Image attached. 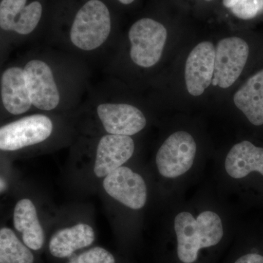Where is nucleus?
<instances>
[{"label": "nucleus", "mask_w": 263, "mask_h": 263, "mask_svg": "<svg viewBox=\"0 0 263 263\" xmlns=\"http://www.w3.org/2000/svg\"><path fill=\"white\" fill-rule=\"evenodd\" d=\"M34 256L28 247L9 228L0 230V263H33Z\"/></svg>", "instance_id": "nucleus-18"}, {"label": "nucleus", "mask_w": 263, "mask_h": 263, "mask_svg": "<svg viewBox=\"0 0 263 263\" xmlns=\"http://www.w3.org/2000/svg\"><path fill=\"white\" fill-rule=\"evenodd\" d=\"M1 94L3 105L9 113L19 115L32 106L24 69L11 67L2 77Z\"/></svg>", "instance_id": "nucleus-13"}, {"label": "nucleus", "mask_w": 263, "mask_h": 263, "mask_svg": "<svg viewBox=\"0 0 263 263\" xmlns=\"http://www.w3.org/2000/svg\"><path fill=\"white\" fill-rule=\"evenodd\" d=\"M118 1H119V3H122L123 5H127L132 4L135 0H118Z\"/></svg>", "instance_id": "nucleus-23"}, {"label": "nucleus", "mask_w": 263, "mask_h": 263, "mask_svg": "<svg viewBox=\"0 0 263 263\" xmlns=\"http://www.w3.org/2000/svg\"><path fill=\"white\" fill-rule=\"evenodd\" d=\"M226 170L233 179H243L252 172L263 176V148L248 141L234 145L227 155Z\"/></svg>", "instance_id": "nucleus-14"}, {"label": "nucleus", "mask_w": 263, "mask_h": 263, "mask_svg": "<svg viewBox=\"0 0 263 263\" xmlns=\"http://www.w3.org/2000/svg\"><path fill=\"white\" fill-rule=\"evenodd\" d=\"M103 187L110 197L129 209L138 210L146 205V183L129 167L122 166L105 176Z\"/></svg>", "instance_id": "nucleus-6"}, {"label": "nucleus", "mask_w": 263, "mask_h": 263, "mask_svg": "<svg viewBox=\"0 0 263 263\" xmlns=\"http://www.w3.org/2000/svg\"><path fill=\"white\" fill-rule=\"evenodd\" d=\"M230 10L236 18L253 20L263 15V0H236V4Z\"/></svg>", "instance_id": "nucleus-19"}, {"label": "nucleus", "mask_w": 263, "mask_h": 263, "mask_svg": "<svg viewBox=\"0 0 263 263\" xmlns=\"http://www.w3.org/2000/svg\"><path fill=\"white\" fill-rule=\"evenodd\" d=\"M235 263H263V256L258 254H248L242 256Z\"/></svg>", "instance_id": "nucleus-21"}, {"label": "nucleus", "mask_w": 263, "mask_h": 263, "mask_svg": "<svg viewBox=\"0 0 263 263\" xmlns=\"http://www.w3.org/2000/svg\"><path fill=\"white\" fill-rule=\"evenodd\" d=\"M130 57L137 65L151 67L160 61L167 32L160 22L149 18L137 21L129 31Z\"/></svg>", "instance_id": "nucleus-2"}, {"label": "nucleus", "mask_w": 263, "mask_h": 263, "mask_svg": "<svg viewBox=\"0 0 263 263\" xmlns=\"http://www.w3.org/2000/svg\"><path fill=\"white\" fill-rule=\"evenodd\" d=\"M197 145L186 132H176L167 138L156 157L157 168L162 176L169 179L182 176L193 166Z\"/></svg>", "instance_id": "nucleus-3"}, {"label": "nucleus", "mask_w": 263, "mask_h": 263, "mask_svg": "<svg viewBox=\"0 0 263 263\" xmlns=\"http://www.w3.org/2000/svg\"><path fill=\"white\" fill-rule=\"evenodd\" d=\"M53 123L41 114L29 116L0 127V150L16 151L46 141Z\"/></svg>", "instance_id": "nucleus-5"}, {"label": "nucleus", "mask_w": 263, "mask_h": 263, "mask_svg": "<svg viewBox=\"0 0 263 263\" xmlns=\"http://www.w3.org/2000/svg\"><path fill=\"white\" fill-rule=\"evenodd\" d=\"M237 107L255 126L263 124V69L249 78L233 97Z\"/></svg>", "instance_id": "nucleus-15"}, {"label": "nucleus", "mask_w": 263, "mask_h": 263, "mask_svg": "<svg viewBox=\"0 0 263 263\" xmlns=\"http://www.w3.org/2000/svg\"><path fill=\"white\" fill-rule=\"evenodd\" d=\"M205 1L210 2V1H212V0H205Z\"/></svg>", "instance_id": "nucleus-24"}, {"label": "nucleus", "mask_w": 263, "mask_h": 263, "mask_svg": "<svg viewBox=\"0 0 263 263\" xmlns=\"http://www.w3.org/2000/svg\"><path fill=\"white\" fill-rule=\"evenodd\" d=\"M24 72L32 105L43 110L56 108L60 96L49 66L41 60H32Z\"/></svg>", "instance_id": "nucleus-7"}, {"label": "nucleus", "mask_w": 263, "mask_h": 263, "mask_svg": "<svg viewBox=\"0 0 263 263\" xmlns=\"http://www.w3.org/2000/svg\"><path fill=\"white\" fill-rule=\"evenodd\" d=\"M28 0H2L0 3V27L29 34L37 27L42 18L43 7L38 0L27 4Z\"/></svg>", "instance_id": "nucleus-10"}, {"label": "nucleus", "mask_w": 263, "mask_h": 263, "mask_svg": "<svg viewBox=\"0 0 263 263\" xmlns=\"http://www.w3.org/2000/svg\"><path fill=\"white\" fill-rule=\"evenodd\" d=\"M215 61V47L210 41H203L194 48L186 60L185 81L188 92L200 96L212 82Z\"/></svg>", "instance_id": "nucleus-8"}, {"label": "nucleus", "mask_w": 263, "mask_h": 263, "mask_svg": "<svg viewBox=\"0 0 263 263\" xmlns=\"http://www.w3.org/2000/svg\"><path fill=\"white\" fill-rule=\"evenodd\" d=\"M14 227L22 234L24 243L29 249L37 251L42 248L45 236L38 219L37 211L29 199H22L15 207Z\"/></svg>", "instance_id": "nucleus-17"}, {"label": "nucleus", "mask_w": 263, "mask_h": 263, "mask_svg": "<svg viewBox=\"0 0 263 263\" xmlns=\"http://www.w3.org/2000/svg\"><path fill=\"white\" fill-rule=\"evenodd\" d=\"M94 240L93 228L80 223L55 233L50 240L49 250L53 257L64 258L70 257L76 250L89 247Z\"/></svg>", "instance_id": "nucleus-16"}, {"label": "nucleus", "mask_w": 263, "mask_h": 263, "mask_svg": "<svg viewBox=\"0 0 263 263\" xmlns=\"http://www.w3.org/2000/svg\"><path fill=\"white\" fill-rule=\"evenodd\" d=\"M249 54V45L238 37L224 38L215 48L212 84L227 89L241 75Z\"/></svg>", "instance_id": "nucleus-4"}, {"label": "nucleus", "mask_w": 263, "mask_h": 263, "mask_svg": "<svg viewBox=\"0 0 263 263\" xmlns=\"http://www.w3.org/2000/svg\"><path fill=\"white\" fill-rule=\"evenodd\" d=\"M7 187H8V184H7L6 181L0 177V193L4 192L5 190H6Z\"/></svg>", "instance_id": "nucleus-22"}, {"label": "nucleus", "mask_w": 263, "mask_h": 263, "mask_svg": "<svg viewBox=\"0 0 263 263\" xmlns=\"http://www.w3.org/2000/svg\"><path fill=\"white\" fill-rule=\"evenodd\" d=\"M135 143L130 137L107 135L99 142L94 167L95 175L105 177L131 158Z\"/></svg>", "instance_id": "nucleus-12"}, {"label": "nucleus", "mask_w": 263, "mask_h": 263, "mask_svg": "<svg viewBox=\"0 0 263 263\" xmlns=\"http://www.w3.org/2000/svg\"><path fill=\"white\" fill-rule=\"evenodd\" d=\"M68 263H115V258L106 249L97 247L74 257Z\"/></svg>", "instance_id": "nucleus-20"}, {"label": "nucleus", "mask_w": 263, "mask_h": 263, "mask_svg": "<svg viewBox=\"0 0 263 263\" xmlns=\"http://www.w3.org/2000/svg\"><path fill=\"white\" fill-rule=\"evenodd\" d=\"M174 226L178 240V257L183 263L195 262L200 249L214 246L201 223L190 213L178 214L175 218Z\"/></svg>", "instance_id": "nucleus-9"}, {"label": "nucleus", "mask_w": 263, "mask_h": 263, "mask_svg": "<svg viewBox=\"0 0 263 263\" xmlns=\"http://www.w3.org/2000/svg\"><path fill=\"white\" fill-rule=\"evenodd\" d=\"M98 117L109 134L130 136L146 125V119L141 110L129 104H101Z\"/></svg>", "instance_id": "nucleus-11"}, {"label": "nucleus", "mask_w": 263, "mask_h": 263, "mask_svg": "<svg viewBox=\"0 0 263 263\" xmlns=\"http://www.w3.org/2000/svg\"><path fill=\"white\" fill-rule=\"evenodd\" d=\"M111 31L110 10L102 0H87L79 8L70 29L74 46L84 51L101 46Z\"/></svg>", "instance_id": "nucleus-1"}]
</instances>
